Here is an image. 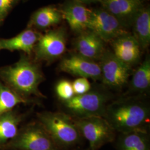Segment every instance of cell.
Instances as JSON below:
<instances>
[{"label": "cell", "instance_id": "obj_1", "mask_svg": "<svg viewBox=\"0 0 150 150\" xmlns=\"http://www.w3.org/2000/svg\"><path fill=\"white\" fill-rule=\"evenodd\" d=\"M102 117L115 131L122 134L147 131L150 106L144 98L131 96L109 103Z\"/></svg>", "mask_w": 150, "mask_h": 150}, {"label": "cell", "instance_id": "obj_2", "mask_svg": "<svg viewBox=\"0 0 150 150\" xmlns=\"http://www.w3.org/2000/svg\"><path fill=\"white\" fill-rule=\"evenodd\" d=\"M0 78L21 96H42L38 89L42 73L36 62L26 55H22L14 64L0 68Z\"/></svg>", "mask_w": 150, "mask_h": 150}, {"label": "cell", "instance_id": "obj_3", "mask_svg": "<svg viewBox=\"0 0 150 150\" xmlns=\"http://www.w3.org/2000/svg\"><path fill=\"white\" fill-rule=\"evenodd\" d=\"M110 95L101 90H92L62 102L64 110L75 118L102 116L110 100Z\"/></svg>", "mask_w": 150, "mask_h": 150}, {"label": "cell", "instance_id": "obj_4", "mask_svg": "<svg viewBox=\"0 0 150 150\" xmlns=\"http://www.w3.org/2000/svg\"><path fill=\"white\" fill-rule=\"evenodd\" d=\"M42 126L51 139L61 145L69 146L76 143L80 132L72 118L64 112H48L40 116Z\"/></svg>", "mask_w": 150, "mask_h": 150}, {"label": "cell", "instance_id": "obj_5", "mask_svg": "<svg viewBox=\"0 0 150 150\" xmlns=\"http://www.w3.org/2000/svg\"><path fill=\"white\" fill-rule=\"evenodd\" d=\"M66 45L67 33L63 27L50 29L41 33L33 51L35 61L54 62L64 54Z\"/></svg>", "mask_w": 150, "mask_h": 150}, {"label": "cell", "instance_id": "obj_6", "mask_svg": "<svg viewBox=\"0 0 150 150\" xmlns=\"http://www.w3.org/2000/svg\"><path fill=\"white\" fill-rule=\"evenodd\" d=\"M80 133L89 142L92 150H96L114 139L115 131L102 116L73 119Z\"/></svg>", "mask_w": 150, "mask_h": 150}, {"label": "cell", "instance_id": "obj_7", "mask_svg": "<svg viewBox=\"0 0 150 150\" xmlns=\"http://www.w3.org/2000/svg\"><path fill=\"white\" fill-rule=\"evenodd\" d=\"M103 83L111 88L122 89L129 83L132 68L121 62L113 54L106 50L100 59Z\"/></svg>", "mask_w": 150, "mask_h": 150}, {"label": "cell", "instance_id": "obj_8", "mask_svg": "<svg viewBox=\"0 0 150 150\" xmlns=\"http://www.w3.org/2000/svg\"><path fill=\"white\" fill-rule=\"evenodd\" d=\"M87 30L95 32L106 42L129 33L127 27L103 8L92 10Z\"/></svg>", "mask_w": 150, "mask_h": 150}, {"label": "cell", "instance_id": "obj_9", "mask_svg": "<svg viewBox=\"0 0 150 150\" xmlns=\"http://www.w3.org/2000/svg\"><path fill=\"white\" fill-rule=\"evenodd\" d=\"M59 70L77 77H85L93 80L101 79L99 64L77 54H71L60 62Z\"/></svg>", "mask_w": 150, "mask_h": 150}, {"label": "cell", "instance_id": "obj_10", "mask_svg": "<svg viewBox=\"0 0 150 150\" xmlns=\"http://www.w3.org/2000/svg\"><path fill=\"white\" fill-rule=\"evenodd\" d=\"M13 145L22 150H54L50 136L43 127L36 126L26 129L16 139Z\"/></svg>", "mask_w": 150, "mask_h": 150}, {"label": "cell", "instance_id": "obj_11", "mask_svg": "<svg viewBox=\"0 0 150 150\" xmlns=\"http://www.w3.org/2000/svg\"><path fill=\"white\" fill-rule=\"evenodd\" d=\"M111 43L112 52L119 60L131 68L138 64L142 50L131 33L115 38Z\"/></svg>", "mask_w": 150, "mask_h": 150}, {"label": "cell", "instance_id": "obj_12", "mask_svg": "<svg viewBox=\"0 0 150 150\" xmlns=\"http://www.w3.org/2000/svg\"><path fill=\"white\" fill-rule=\"evenodd\" d=\"M102 8L112 14L126 27L144 6L143 0H100Z\"/></svg>", "mask_w": 150, "mask_h": 150}, {"label": "cell", "instance_id": "obj_13", "mask_svg": "<svg viewBox=\"0 0 150 150\" xmlns=\"http://www.w3.org/2000/svg\"><path fill=\"white\" fill-rule=\"evenodd\" d=\"M105 42L95 32L87 30L78 34L75 39L74 46L76 54L95 61L100 59L106 51Z\"/></svg>", "mask_w": 150, "mask_h": 150}, {"label": "cell", "instance_id": "obj_14", "mask_svg": "<svg viewBox=\"0 0 150 150\" xmlns=\"http://www.w3.org/2000/svg\"><path fill=\"white\" fill-rule=\"evenodd\" d=\"M72 32L79 34L87 30L92 10L84 4L71 1L61 10Z\"/></svg>", "mask_w": 150, "mask_h": 150}, {"label": "cell", "instance_id": "obj_15", "mask_svg": "<svg viewBox=\"0 0 150 150\" xmlns=\"http://www.w3.org/2000/svg\"><path fill=\"white\" fill-rule=\"evenodd\" d=\"M41 33L33 28H26L25 30L10 38L0 40V50H5L11 52L20 51L30 55Z\"/></svg>", "mask_w": 150, "mask_h": 150}, {"label": "cell", "instance_id": "obj_16", "mask_svg": "<svg viewBox=\"0 0 150 150\" xmlns=\"http://www.w3.org/2000/svg\"><path fill=\"white\" fill-rule=\"evenodd\" d=\"M63 20L61 10L53 5L41 7L35 11L27 23V28L36 31L46 30L59 24Z\"/></svg>", "mask_w": 150, "mask_h": 150}, {"label": "cell", "instance_id": "obj_17", "mask_svg": "<svg viewBox=\"0 0 150 150\" xmlns=\"http://www.w3.org/2000/svg\"><path fill=\"white\" fill-rule=\"evenodd\" d=\"M133 36L139 42L142 50H146L150 43V10L144 6L136 13L131 22Z\"/></svg>", "mask_w": 150, "mask_h": 150}, {"label": "cell", "instance_id": "obj_18", "mask_svg": "<svg viewBox=\"0 0 150 150\" xmlns=\"http://www.w3.org/2000/svg\"><path fill=\"white\" fill-rule=\"evenodd\" d=\"M150 87V59L147 57L135 71L129 82V92L142 94L149 90Z\"/></svg>", "mask_w": 150, "mask_h": 150}, {"label": "cell", "instance_id": "obj_19", "mask_svg": "<svg viewBox=\"0 0 150 150\" xmlns=\"http://www.w3.org/2000/svg\"><path fill=\"white\" fill-rule=\"evenodd\" d=\"M122 134L120 150H149L147 131H134Z\"/></svg>", "mask_w": 150, "mask_h": 150}, {"label": "cell", "instance_id": "obj_20", "mask_svg": "<svg viewBox=\"0 0 150 150\" xmlns=\"http://www.w3.org/2000/svg\"><path fill=\"white\" fill-rule=\"evenodd\" d=\"M26 102L23 97L0 82V117L10 112L17 105Z\"/></svg>", "mask_w": 150, "mask_h": 150}, {"label": "cell", "instance_id": "obj_21", "mask_svg": "<svg viewBox=\"0 0 150 150\" xmlns=\"http://www.w3.org/2000/svg\"><path fill=\"white\" fill-rule=\"evenodd\" d=\"M19 122L18 117L10 112L0 117V143L16 136Z\"/></svg>", "mask_w": 150, "mask_h": 150}, {"label": "cell", "instance_id": "obj_22", "mask_svg": "<svg viewBox=\"0 0 150 150\" xmlns=\"http://www.w3.org/2000/svg\"><path fill=\"white\" fill-rule=\"evenodd\" d=\"M55 90L57 96L62 102L69 101L75 96L72 82L69 80L64 79L59 81Z\"/></svg>", "mask_w": 150, "mask_h": 150}, {"label": "cell", "instance_id": "obj_23", "mask_svg": "<svg viewBox=\"0 0 150 150\" xmlns=\"http://www.w3.org/2000/svg\"><path fill=\"white\" fill-rule=\"evenodd\" d=\"M72 84L75 96L83 95L91 91V83L87 78L78 77Z\"/></svg>", "mask_w": 150, "mask_h": 150}, {"label": "cell", "instance_id": "obj_24", "mask_svg": "<svg viewBox=\"0 0 150 150\" xmlns=\"http://www.w3.org/2000/svg\"><path fill=\"white\" fill-rule=\"evenodd\" d=\"M18 2V0H0V25Z\"/></svg>", "mask_w": 150, "mask_h": 150}, {"label": "cell", "instance_id": "obj_25", "mask_svg": "<svg viewBox=\"0 0 150 150\" xmlns=\"http://www.w3.org/2000/svg\"><path fill=\"white\" fill-rule=\"evenodd\" d=\"M72 1H75L77 2H80L82 4H88L91 3H96V2H100V0H71Z\"/></svg>", "mask_w": 150, "mask_h": 150}, {"label": "cell", "instance_id": "obj_26", "mask_svg": "<svg viewBox=\"0 0 150 150\" xmlns=\"http://www.w3.org/2000/svg\"><path fill=\"white\" fill-rule=\"evenodd\" d=\"M21 1V0H18V1Z\"/></svg>", "mask_w": 150, "mask_h": 150}]
</instances>
